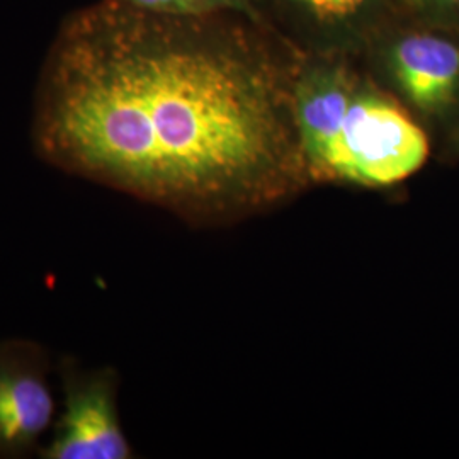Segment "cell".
<instances>
[{"instance_id":"cell-1","label":"cell","mask_w":459,"mask_h":459,"mask_svg":"<svg viewBox=\"0 0 459 459\" xmlns=\"http://www.w3.org/2000/svg\"><path fill=\"white\" fill-rule=\"evenodd\" d=\"M298 60L244 14L164 16L99 0L65 17L45 56L34 152L70 176L214 220L307 178Z\"/></svg>"},{"instance_id":"cell-2","label":"cell","mask_w":459,"mask_h":459,"mask_svg":"<svg viewBox=\"0 0 459 459\" xmlns=\"http://www.w3.org/2000/svg\"><path fill=\"white\" fill-rule=\"evenodd\" d=\"M293 119L307 178L362 187L407 181L426 165L424 125L344 55H299Z\"/></svg>"},{"instance_id":"cell-3","label":"cell","mask_w":459,"mask_h":459,"mask_svg":"<svg viewBox=\"0 0 459 459\" xmlns=\"http://www.w3.org/2000/svg\"><path fill=\"white\" fill-rule=\"evenodd\" d=\"M359 60L420 123L456 119L459 39L451 30L394 14Z\"/></svg>"},{"instance_id":"cell-4","label":"cell","mask_w":459,"mask_h":459,"mask_svg":"<svg viewBox=\"0 0 459 459\" xmlns=\"http://www.w3.org/2000/svg\"><path fill=\"white\" fill-rule=\"evenodd\" d=\"M64 411L41 459H130L132 446L117 409L119 379L111 368H85L70 356L56 362Z\"/></svg>"},{"instance_id":"cell-5","label":"cell","mask_w":459,"mask_h":459,"mask_svg":"<svg viewBox=\"0 0 459 459\" xmlns=\"http://www.w3.org/2000/svg\"><path fill=\"white\" fill-rule=\"evenodd\" d=\"M264 24L298 55L359 58L394 16L392 0H252Z\"/></svg>"},{"instance_id":"cell-6","label":"cell","mask_w":459,"mask_h":459,"mask_svg":"<svg viewBox=\"0 0 459 459\" xmlns=\"http://www.w3.org/2000/svg\"><path fill=\"white\" fill-rule=\"evenodd\" d=\"M48 351L28 339L0 342V458H31L53 426Z\"/></svg>"},{"instance_id":"cell-7","label":"cell","mask_w":459,"mask_h":459,"mask_svg":"<svg viewBox=\"0 0 459 459\" xmlns=\"http://www.w3.org/2000/svg\"><path fill=\"white\" fill-rule=\"evenodd\" d=\"M119 2L140 11L164 14V16H212V14H221V13H237V14L250 17L257 22H263L252 0H119Z\"/></svg>"},{"instance_id":"cell-8","label":"cell","mask_w":459,"mask_h":459,"mask_svg":"<svg viewBox=\"0 0 459 459\" xmlns=\"http://www.w3.org/2000/svg\"><path fill=\"white\" fill-rule=\"evenodd\" d=\"M396 16L451 30L459 24V0H392Z\"/></svg>"},{"instance_id":"cell-9","label":"cell","mask_w":459,"mask_h":459,"mask_svg":"<svg viewBox=\"0 0 459 459\" xmlns=\"http://www.w3.org/2000/svg\"><path fill=\"white\" fill-rule=\"evenodd\" d=\"M455 148L459 153V113L456 119H455Z\"/></svg>"}]
</instances>
